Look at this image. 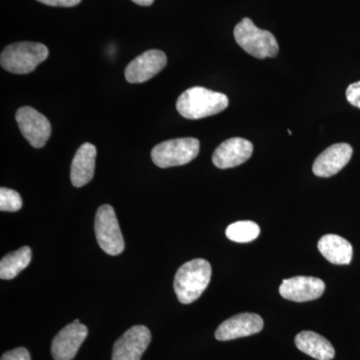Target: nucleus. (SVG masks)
I'll return each mask as SVG.
<instances>
[{
    "mask_svg": "<svg viewBox=\"0 0 360 360\" xmlns=\"http://www.w3.org/2000/svg\"><path fill=\"white\" fill-rule=\"evenodd\" d=\"M229 97L220 92L194 86L186 90L177 99L176 110L187 120H201L219 115L229 106Z\"/></svg>",
    "mask_w": 360,
    "mask_h": 360,
    "instance_id": "nucleus-1",
    "label": "nucleus"
},
{
    "mask_svg": "<svg viewBox=\"0 0 360 360\" xmlns=\"http://www.w3.org/2000/svg\"><path fill=\"white\" fill-rule=\"evenodd\" d=\"M212 278L207 260L196 258L179 267L174 277V291L180 302L189 304L205 292Z\"/></svg>",
    "mask_w": 360,
    "mask_h": 360,
    "instance_id": "nucleus-2",
    "label": "nucleus"
},
{
    "mask_svg": "<svg viewBox=\"0 0 360 360\" xmlns=\"http://www.w3.org/2000/svg\"><path fill=\"white\" fill-rule=\"evenodd\" d=\"M49 51L39 42H18L8 45L1 52L0 65L14 75H27L49 58Z\"/></svg>",
    "mask_w": 360,
    "mask_h": 360,
    "instance_id": "nucleus-3",
    "label": "nucleus"
},
{
    "mask_svg": "<svg viewBox=\"0 0 360 360\" xmlns=\"http://www.w3.org/2000/svg\"><path fill=\"white\" fill-rule=\"evenodd\" d=\"M234 39L239 46L259 59L276 58L279 46L271 32L260 30L250 18H243L234 28Z\"/></svg>",
    "mask_w": 360,
    "mask_h": 360,
    "instance_id": "nucleus-4",
    "label": "nucleus"
},
{
    "mask_svg": "<svg viewBox=\"0 0 360 360\" xmlns=\"http://www.w3.org/2000/svg\"><path fill=\"white\" fill-rule=\"evenodd\" d=\"M200 148V141L193 137L172 139L158 144L151 151V160L160 168L179 167L193 161Z\"/></svg>",
    "mask_w": 360,
    "mask_h": 360,
    "instance_id": "nucleus-5",
    "label": "nucleus"
},
{
    "mask_svg": "<svg viewBox=\"0 0 360 360\" xmlns=\"http://www.w3.org/2000/svg\"><path fill=\"white\" fill-rule=\"evenodd\" d=\"M94 231L97 243L108 255H120L124 250V239L112 206L104 205L97 210Z\"/></svg>",
    "mask_w": 360,
    "mask_h": 360,
    "instance_id": "nucleus-6",
    "label": "nucleus"
},
{
    "mask_svg": "<svg viewBox=\"0 0 360 360\" xmlns=\"http://www.w3.org/2000/svg\"><path fill=\"white\" fill-rule=\"evenodd\" d=\"M15 120L26 141L33 148H44L51 134L49 120L30 106H23L16 111Z\"/></svg>",
    "mask_w": 360,
    "mask_h": 360,
    "instance_id": "nucleus-7",
    "label": "nucleus"
},
{
    "mask_svg": "<svg viewBox=\"0 0 360 360\" xmlns=\"http://www.w3.org/2000/svg\"><path fill=\"white\" fill-rule=\"evenodd\" d=\"M167 63L165 52L151 49L137 56L127 66L125 78L129 84H142L158 75Z\"/></svg>",
    "mask_w": 360,
    "mask_h": 360,
    "instance_id": "nucleus-8",
    "label": "nucleus"
},
{
    "mask_svg": "<svg viewBox=\"0 0 360 360\" xmlns=\"http://www.w3.org/2000/svg\"><path fill=\"white\" fill-rule=\"evenodd\" d=\"M89 335L86 326L77 319L61 329L52 340L51 354L54 360H72Z\"/></svg>",
    "mask_w": 360,
    "mask_h": 360,
    "instance_id": "nucleus-9",
    "label": "nucleus"
},
{
    "mask_svg": "<svg viewBox=\"0 0 360 360\" xmlns=\"http://www.w3.org/2000/svg\"><path fill=\"white\" fill-rule=\"evenodd\" d=\"M150 341V330L146 326H135L116 340L112 360H141Z\"/></svg>",
    "mask_w": 360,
    "mask_h": 360,
    "instance_id": "nucleus-10",
    "label": "nucleus"
},
{
    "mask_svg": "<svg viewBox=\"0 0 360 360\" xmlns=\"http://www.w3.org/2000/svg\"><path fill=\"white\" fill-rule=\"evenodd\" d=\"M326 283L312 276H295L284 279L279 286V293L285 300L295 302H310L323 295Z\"/></svg>",
    "mask_w": 360,
    "mask_h": 360,
    "instance_id": "nucleus-11",
    "label": "nucleus"
},
{
    "mask_svg": "<svg viewBox=\"0 0 360 360\" xmlns=\"http://www.w3.org/2000/svg\"><path fill=\"white\" fill-rule=\"evenodd\" d=\"M264 326V319L258 314H239L220 324L215 331V338L227 341L257 335L262 330Z\"/></svg>",
    "mask_w": 360,
    "mask_h": 360,
    "instance_id": "nucleus-12",
    "label": "nucleus"
},
{
    "mask_svg": "<svg viewBox=\"0 0 360 360\" xmlns=\"http://www.w3.org/2000/svg\"><path fill=\"white\" fill-rule=\"evenodd\" d=\"M253 146L248 139L233 137L227 139L215 149L212 162L220 169L238 167L248 161L252 155Z\"/></svg>",
    "mask_w": 360,
    "mask_h": 360,
    "instance_id": "nucleus-13",
    "label": "nucleus"
},
{
    "mask_svg": "<svg viewBox=\"0 0 360 360\" xmlns=\"http://www.w3.org/2000/svg\"><path fill=\"white\" fill-rule=\"evenodd\" d=\"M352 146L347 143H336L317 156L312 172L319 177H330L340 172L352 158Z\"/></svg>",
    "mask_w": 360,
    "mask_h": 360,
    "instance_id": "nucleus-14",
    "label": "nucleus"
},
{
    "mask_svg": "<svg viewBox=\"0 0 360 360\" xmlns=\"http://www.w3.org/2000/svg\"><path fill=\"white\" fill-rule=\"evenodd\" d=\"M96 148L94 144H82L73 158L70 168L71 184L75 187H82L94 179L96 168Z\"/></svg>",
    "mask_w": 360,
    "mask_h": 360,
    "instance_id": "nucleus-15",
    "label": "nucleus"
},
{
    "mask_svg": "<svg viewBox=\"0 0 360 360\" xmlns=\"http://www.w3.org/2000/svg\"><path fill=\"white\" fill-rule=\"evenodd\" d=\"M319 252L330 264L345 265L352 262L354 250L349 241L336 234H326L319 241Z\"/></svg>",
    "mask_w": 360,
    "mask_h": 360,
    "instance_id": "nucleus-16",
    "label": "nucleus"
},
{
    "mask_svg": "<svg viewBox=\"0 0 360 360\" xmlns=\"http://www.w3.org/2000/svg\"><path fill=\"white\" fill-rule=\"evenodd\" d=\"M295 345L300 352L317 360L335 359V350L333 345L323 336L314 331H302L295 338Z\"/></svg>",
    "mask_w": 360,
    "mask_h": 360,
    "instance_id": "nucleus-17",
    "label": "nucleus"
},
{
    "mask_svg": "<svg viewBox=\"0 0 360 360\" xmlns=\"http://www.w3.org/2000/svg\"><path fill=\"white\" fill-rule=\"evenodd\" d=\"M32 257V250L28 246L6 255L0 262V278L8 281L18 276L30 265Z\"/></svg>",
    "mask_w": 360,
    "mask_h": 360,
    "instance_id": "nucleus-18",
    "label": "nucleus"
},
{
    "mask_svg": "<svg viewBox=\"0 0 360 360\" xmlns=\"http://www.w3.org/2000/svg\"><path fill=\"white\" fill-rule=\"evenodd\" d=\"M227 238L238 243H248L257 239L260 234V229L255 222L245 221L234 222L226 229Z\"/></svg>",
    "mask_w": 360,
    "mask_h": 360,
    "instance_id": "nucleus-19",
    "label": "nucleus"
},
{
    "mask_svg": "<svg viewBox=\"0 0 360 360\" xmlns=\"http://www.w3.org/2000/svg\"><path fill=\"white\" fill-rule=\"evenodd\" d=\"M22 207V200L20 194L13 189L1 187L0 189V210L15 212Z\"/></svg>",
    "mask_w": 360,
    "mask_h": 360,
    "instance_id": "nucleus-20",
    "label": "nucleus"
},
{
    "mask_svg": "<svg viewBox=\"0 0 360 360\" xmlns=\"http://www.w3.org/2000/svg\"><path fill=\"white\" fill-rule=\"evenodd\" d=\"M347 99L352 105L360 108V82H354L347 87Z\"/></svg>",
    "mask_w": 360,
    "mask_h": 360,
    "instance_id": "nucleus-21",
    "label": "nucleus"
},
{
    "mask_svg": "<svg viewBox=\"0 0 360 360\" xmlns=\"http://www.w3.org/2000/svg\"><path fill=\"white\" fill-rule=\"evenodd\" d=\"M1 360H32L30 359V354L27 349L25 348L20 347L15 349L11 350V352H6L1 356Z\"/></svg>",
    "mask_w": 360,
    "mask_h": 360,
    "instance_id": "nucleus-22",
    "label": "nucleus"
},
{
    "mask_svg": "<svg viewBox=\"0 0 360 360\" xmlns=\"http://www.w3.org/2000/svg\"><path fill=\"white\" fill-rule=\"evenodd\" d=\"M37 1L49 6L72 7L79 4L82 0H37Z\"/></svg>",
    "mask_w": 360,
    "mask_h": 360,
    "instance_id": "nucleus-23",
    "label": "nucleus"
},
{
    "mask_svg": "<svg viewBox=\"0 0 360 360\" xmlns=\"http://www.w3.org/2000/svg\"><path fill=\"white\" fill-rule=\"evenodd\" d=\"M131 1L134 2L137 6H150L155 2V0H131Z\"/></svg>",
    "mask_w": 360,
    "mask_h": 360,
    "instance_id": "nucleus-24",
    "label": "nucleus"
}]
</instances>
